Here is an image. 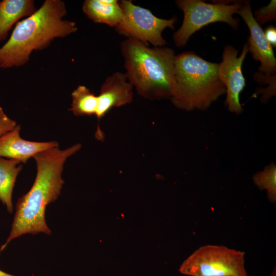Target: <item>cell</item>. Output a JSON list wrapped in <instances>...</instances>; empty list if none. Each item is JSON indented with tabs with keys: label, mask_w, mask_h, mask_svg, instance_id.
<instances>
[{
	"label": "cell",
	"mask_w": 276,
	"mask_h": 276,
	"mask_svg": "<svg viewBox=\"0 0 276 276\" xmlns=\"http://www.w3.org/2000/svg\"><path fill=\"white\" fill-rule=\"evenodd\" d=\"M81 147L78 143L64 149L55 147L33 156L37 167L35 180L30 190L17 200L11 230L0 252L13 240L22 235H51L45 221V209L61 193L64 185L62 173L66 160Z\"/></svg>",
	"instance_id": "1"
},
{
	"label": "cell",
	"mask_w": 276,
	"mask_h": 276,
	"mask_svg": "<svg viewBox=\"0 0 276 276\" xmlns=\"http://www.w3.org/2000/svg\"><path fill=\"white\" fill-rule=\"evenodd\" d=\"M64 2L45 0L31 15L18 22L7 42L0 48V67L21 66L35 51L47 48L56 38L76 32V23L66 20Z\"/></svg>",
	"instance_id": "2"
},
{
	"label": "cell",
	"mask_w": 276,
	"mask_h": 276,
	"mask_svg": "<svg viewBox=\"0 0 276 276\" xmlns=\"http://www.w3.org/2000/svg\"><path fill=\"white\" fill-rule=\"evenodd\" d=\"M120 49L125 74L137 93L151 100L170 99L176 56L174 50L164 47L150 48L132 38L121 42Z\"/></svg>",
	"instance_id": "3"
},
{
	"label": "cell",
	"mask_w": 276,
	"mask_h": 276,
	"mask_svg": "<svg viewBox=\"0 0 276 276\" xmlns=\"http://www.w3.org/2000/svg\"><path fill=\"white\" fill-rule=\"evenodd\" d=\"M219 63L206 61L192 51L175 56L170 98L178 109L205 110L226 93L219 75Z\"/></svg>",
	"instance_id": "4"
},
{
	"label": "cell",
	"mask_w": 276,
	"mask_h": 276,
	"mask_svg": "<svg viewBox=\"0 0 276 276\" xmlns=\"http://www.w3.org/2000/svg\"><path fill=\"white\" fill-rule=\"evenodd\" d=\"M243 3L236 1L232 5H223L200 0L176 1L175 4L183 13V19L180 28L173 35L175 45L178 48L185 46L194 33L210 24L223 22L237 29L239 20L233 15Z\"/></svg>",
	"instance_id": "5"
},
{
	"label": "cell",
	"mask_w": 276,
	"mask_h": 276,
	"mask_svg": "<svg viewBox=\"0 0 276 276\" xmlns=\"http://www.w3.org/2000/svg\"><path fill=\"white\" fill-rule=\"evenodd\" d=\"M244 255L223 245H204L182 263L179 271L190 276H247Z\"/></svg>",
	"instance_id": "6"
},
{
	"label": "cell",
	"mask_w": 276,
	"mask_h": 276,
	"mask_svg": "<svg viewBox=\"0 0 276 276\" xmlns=\"http://www.w3.org/2000/svg\"><path fill=\"white\" fill-rule=\"evenodd\" d=\"M123 18L115 27L116 32L127 38L137 39L154 47H162L167 43L162 37L164 29H174L177 21L175 16L167 19L155 16L150 10L134 4L132 1L119 2Z\"/></svg>",
	"instance_id": "7"
},
{
	"label": "cell",
	"mask_w": 276,
	"mask_h": 276,
	"mask_svg": "<svg viewBox=\"0 0 276 276\" xmlns=\"http://www.w3.org/2000/svg\"><path fill=\"white\" fill-rule=\"evenodd\" d=\"M248 52L247 43H245L239 57L238 50L227 45L224 48L222 61L219 63V78L226 89L225 106L229 111L237 114L243 111L239 96L246 85L242 67Z\"/></svg>",
	"instance_id": "8"
},
{
	"label": "cell",
	"mask_w": 276,
	"mask_h": 276,
	"mask_svg": "<svg viewBox=\"0 0 276 276\" xmlns=\"http://www.w3.org/2000/svg\"><path fill=\"white\" fill-rule=\"evenodd\" d=\"M133 87L125 73L117 72L106 78L98 96V106L95 115L98 122L95 133L97 139L102 141L104 137L99 125L100 120L113 107L130 103L133 101Z\"/></svg>",
	"instance_id": "9"
},
{
	"label": "cell",
	"mask_w": 276,
	"mask_h": 276,
	"mask_svg": "<svg viewBox=\"0 0 276 276\" xmlns=\"http://www.w3.org/2000/svg\"><path fill=\"white\" fill-rule=\"evenodd\" d=\"M247 25L250 35L248 38V49L254 59L259 61V72L267 75L276 72V58L272 47L267 40L264 32L255 20L250 1H244L237 13Z\"/></svg>",
	"instance_id": "10"
},
{
	"label": "cell",
	"mask_w": 276,
	"mask_h": 276,
	"mask_svg": "<svg viewBox=\"0 0 276 276\" xmlns=\"http://www.w3.org/2000/svg\"><path fill=\"white\" fill-rule=\"evenodd\" d=\"M20 125L0 137V157L26 163L31 157L45 150L59 147L56 141L33 142L20 135Z\"/></svg>",
	"instance_id": "11"
},
{
	"label": "cell",
	"mask_w": 276,
	"mask_h": 276,
	"mask_svg": "<svg viewBox=\"0 0 276 276\" xmlns=\"http://www.w3.org/2000/svg\"><path fill=\"white\" fill-rule=\"evenodd\" d=\"M82 11L94 22L114 28L123 18V11L117 0H85Z\"/></svg>",
	"instance_id": "12"
},
{
	"label": "cell",
	"mask_w": 276,
	"mask_h": 276,
	"mask_svg": "<svg viewBox=\"0 0 276 276\" xmlns=\"http://www.w3.org/2000/svg\"><path fill=\"white\" fill-rule=\"evenodd\" d=\"M37 9L33 0L0 1V42L5 40L12 26L19 19L33 14Z\"/></svg>",
	"instance_id": "13"
},
{
	"label": "cell",
	"mask_w": 276,
	"mask_h": 276,
	"mask_svg": "<svg viewBox=\"0 0 276 276\" xmlns=\"http://www.w3.org/2000/svg\"><path fill=\"white\" fill-rule=\"evenodd\" d=\"M20 162L0 157V201L7 211L13 212L12 193L17 177L22 168Z\"/></svg>",
	"instance_id": "14"
},
{
	"label": "cell",
	"mask_w": 276,
	"mask_h": 276,
	"mask_svg": "<svg viewBox=\"0 0 276 276\" xmlns=\"http://www.w3.org/2000/svg\"><path fill=\"white\" fill-rule=\"evenodd\" d=\"M72 103L69 110L75 116H95L98 96L86 86L79 85L71 94Z\"/></svg>",
	"instance_id": "15"
},
{
	"label": "cell",
	"mask_w": 276,
	"mask_h": 276,
	"mask_svg": "<svg viewBox=\"0 0 276 276\" xmlns=\"http://www.w3.org/2000/svg\"><path fill=\"white\" fill-rule=\"evenodd\" d=\"M254 183L261 190L267 191L269 200L274 203L276 200V166L271 163L264 169L257 172L252 177Z\"/></svg>",
	"instance_id": "16"
},
{
	"label": "cell",
	"mask_w": 276,
	"mask_h": 276,
	"mask_svg": "<svg viewBox=\"0 0 276 276\" xmlns=\"http://www.w3.org/2000/svg\"><path fill=\"white\" fill-rule=\"evenodd\" d=\"M253 17L260 25L276 19V1L271 0L266 6L257 9L254 12Z\"/></svg>",
	"instance_id": "17"
},
{
	"label": "cell",
	"mask_w": 276,
	"mask_h": 276,
	"mask_svg": "<svg viewBox=\"0 0 276 276\" xmlns=\"http://www.w3.org/2000/svg\"><path fill=\"white\" fill-rule=\"evenodd\" d=\"M16 125V122L9 118L0 106V137L12 130Z\"/></svg>",
	"instance_id": "18"
},
{
	"label": "cell",
	"mask_w": 276,
	"mask_h": 276,
	"mask_svg": "<svg viewBox=\"0 0 276 276\" xmlns=\"http://www.w3.org/2000/svg\"><path fill=\"white\" fill-rule=\"evenodd\" d=\"M264 32L265 37L272 47H276V28L270 26Z\"/></svg>",
	"instance_id": "19"
},
{
	"label": "cell",
	"mask_w": 276,
	"mask_h": 276,
	"mask_svg": "<svg viewBox=\"0 0 276 276\" xmlns=\"http://www.w3.org/2000/svg\"><path fill=\"white\" fill-rule=\"evenodd\" d=\"M0 276H16L8 273L5 272L0 269Z\"/></svg>",
	"instance_id": "20"
}]
</instances>
